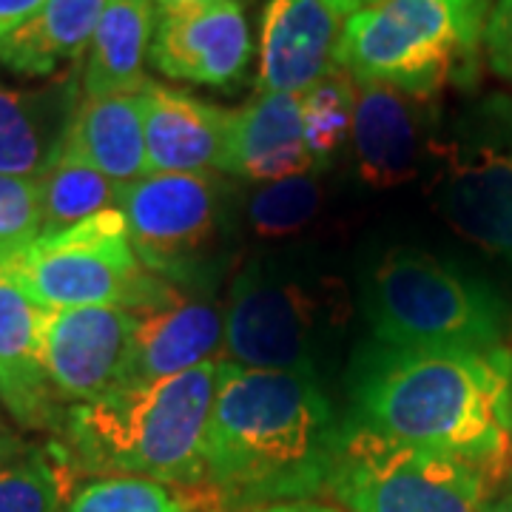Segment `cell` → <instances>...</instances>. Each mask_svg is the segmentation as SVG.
Returning a JSON list of instances; mask_svg holds the SVG:
<instances>
[{
  "label": "cell",
  "mask_w": 512,
  "mask_h": 512,
  "mask_svg": "<svg viewBox=\"0 0 512 512\" xmlns=\"http://www.w3.org/2000/svg\"><path fill=\"white\" fill-rule=\"evenodd\" d=\"M490 0H384L345 20L336 66L427 100L473 83Z\"/></svg>",
  "instance_id": "cell-4"
},
{
  "label": "cell",
  "mask_w": 512,
  "mask_h": 512,
  "mask_svg": "<svg viewBox=\"0 0 512 512\" xmlns=\"http://www.w3.org/2000/svg\"><path fill=\"white\" fill-rule=\"evenodd\" d=\"M353 421L379 436L510 473L512 350H410L370 345L356 362Z\"/></svg>",
  "instance_id": "cell-2"
},
{
  "label": "cell",
  "mask_w": 512,
  "mask_h": 512,
  "mask_svg": "<svg viewBox=\"0 0 512 512\" xmlns=\"http://www.w3.org/2000/svg\"><path fill=\"white\" fill-rule=\"evenodd\" d=\"M146 163L148 174H202L228 171L234 143V114L194 94L148 80Z\"/></svg>",
  "instance_id": "cell-14"
},
{
  "label": "cell",
  "mask_w": 512,
  "mask_h": 512,
  "mask_svg": "<svg viewBox=\"0 0 512 512\" xmlns=\"http://www.w3.org/2000/svg\"><path fill=\"white\" fill-rule=\"evenodd\" d=\"M109 0H46V6L0 37V63L15 74L49 77L92 43Z\"/></svg>",
  "instance_id": "cell-22"
},
{
  "label": "cell",
  "mask_w": 512,
  "mask_h": 512,
  "mask_svg": "<svg viewBox=\"0 0 512 512\" xmlns=\"http://www.w3.org/2000/svg\"><path fill=\"white\" fill-rule=\"evenodd\" d=\"M251 512H299L296 510V504H271V507H259V510Z\"/></svg>",
  "instance_id": "cell-34"
},
{
  "label": "cell",
  "mask_w": 512,
  "mask_h": 512,
  "mask_svg": "<svg viewBox=\"0 0 512 512\" xmlns=\"http://www.w3.org/2000/svg\"><path fill=\"white\" fill-rule=\"evenodd\" d=\"M131 336L123 387L154 384L211 362L222 342V313L208 302L177 299L165 308L140 311Z\"/></svg>",
  "instance_id": "cell-17"
},
{
  "label": "cell",
  "mask_w": 512,
  "mask_h": 512,
  "mask_svg": "<svg viewBox=\"0 0 512 512\" xmlns=\"http://www.w3.org/2000/svg\"><path fill=\"white\" fill-rule=\"evenodd\" d=\"M322 185L316 171L259 188L248 200V222L259 237H291L316 217Z\"/></svg>",
  "instance_id": "cell-27"
},
{
  "label": "cell",
  "mask_w": 512,
  "mask_h": 512,
  "mask_svg": "<svg viewBox=\"0 0 512 512\" xmlns=\"http://www.w3.org/2000/svg\"><path fill=\"white\" fill-rule=\"evenodd\" d=\"M80 97L77 72L46 89L0 86V177L40 180L63 154Z\"/></svg>",
  "instance_id": "cell-16"
},
{
  "label": "cell",
  "mask_w": 512,
  "mask_h": 512,
  "mask_svg": "<svg viewBox=\"0 0 512 512\" xmlns=\"http://www.w3.org/2000/svg\"><path fill=\"white\" fill-rule=\"evenodd\" d=\"M40 191V237L69 231L100 211L120 208L123 185L111 183L106 174L60 154L55 165L37 180Z\"/></svg>",
  "instance_id": "cell-23"
},
{
  "label": "cell",
  "mask_w": 512,
  "mask_h": 512,
  "mask_svg": "<svg viewBox=\"0 0 512 512\" xmlns=\"http://www.w3.org/2000/svg\"><path fill=\"white\" fill-rule=\"evenodd\" d=\"M353 106H356V80L345 69L330 72L311 92L302 94L305 146L311 154L313 168H325L350 137Z\"/></svg>",
  "instance_id": "cell-25"
},
{
  "label": "cell",
  "mask_w": 512,
  "mask_h": 512,
  "mask_svg": "<svg viewBox=\"0 0 512 512\" xmlns=\"http://www.w3.org/2000/svg\"><path fill=\"white\" fill-rule=\"evenodd\" d=\"M46 6V0H0V37L18 29L20 23L37 15Z\"/></svg>",
  "instance_id": "cell-30"
},
{
  "label": "cell",
  "mask_w": 512,
  "mask_h": 512,
  "mask_svg": "<svg viewBox=\"0 0 512 512\" xmlns=\"http://www.w3.org/2000/svg\"><path fill=\"white\" fill-rule=\"evenodd\" d=\"M481 512H512V490L510 493L498 495L493 501H487V504L481 507Z\"/></svg>",
  "instance_id": "cell-32"
},
{
  "label": "cell",
  "mask_w": 512,
  "mask_h": 512,
  "mask_svg": "<svg viewBox=\"0 0 512 512\" xmlns=\"http://www.w3.org/2000/svg\"><path fill=\"white\" fill-rule=\"evenodd\" d=\"M63 154L92 165L123 188L148 177L143 89L106 97L83 94Z\"/></svg>",
  "instance_id": "cell-19"
},
{
  "label": "cell",
  "mask_w": 512,
  "mask_h": 512,
  "mask_svg": "<svg viewBox=\"0 0 512 512\" xmlns=\"http://www.w3.org/2000/svg\"><path fill=\"white\" fill-rule=\"evenodd\" d=\"M3 268L49 311L111 305L140 313L180 299L171 282L151 274L134 254L120 208L100 211L69 231L37 237Z\"/></svg>",
  "instance_id": "cell-6"
},
{
  "label": "cell",
  "mask_w": 512,
  "mask_h": 512,
  "mask_svg": "<svg viewBox=\"0 0 512 512\" xmlns=\"http://www.w3.org/2000/svg\"><path fill=\"white\" fill-rule=\"evenodd\" d=\"M495 484L478 461L387 439L350 419L325 493L348 512H481Z\"/></svg>",
  "instance_id": "cell-7"
},
{
  "label": "cell",
  "mask_w": 512,
  "mask_h": 512,
  "mask_svg": "<svg viewBox=\"0 0 512 512\" xmlns=\"http://www.w3.org/2000/svg\"><path fill=\"white\" fill-rule=\"evenodd\" d=\"M137 316L126 308H55L43 322V359L57 399L89 404L123 387Z\"/></svg>",
  "instance_id": "cell-11"
},
{
  "label": "cell",
  "mask_w": 512,
  "mask_h": 512,
  "mask_svg": "<svg viewBox=\"0 0 512 512\" xmlns=\"http://www.w3.org/2000/svg\"><path fill=\"white\" fill-rule=\"evenodd\" d=\"M342 15L328 0H268L259 46V94H305L336 72Z\"/></svg>",
  "instance_id": "cell-13"
},
{
  "label": "cell",
  "mask_w": 512,
  "mask_h": 512,
  "mask_svg": "<svg viewBox=\"0 0 512 512\" xmlns=\"http://www.w3.org/2000/svg\"><path fill=\"white\" fill-rule=\"evenodd\" d=\"M134 254L165 282H197L222 237V188L211 171L148 174L123 188Z\"/></svg>",
  "instance_id": "cell-9"
},
{
  "label": "cell",
  "mask_w": 512,
  "mask_h": 512,
  "mask_svg": "<svg viewBox=\"0 0 512 512\" xmlns=\"http://www.w3.org/2000/svg\"><path fill=\"white\" fill-rule=\"evenodd\" d=\"M484 46L493 72L512 80V0H495L490 6Z\"/></svg>",
  "instance_id": "cell-29"
},
{
  "label": "cell",
  "mask_w": 512,
  "mask_h": 512,
  "mask_svg": "<svg viewBox=\"0 0 512 512\" xmlns=\"http://www.w3.org/2000/svg\"><path fill=\"white\" fill-rule=\"evenodd\" d=\"M222 322L231 365L313 373L322 311L305 288L248 265L231 285Z\"/></svg>",
  "instance_id": "cell-10"
},
{
  "label": "cell",
  "mask_w": 512,
  "mask_h": 512,
  "mask_svg": "<svg viewBox=\"0 0 512 512\" xmlns=\"http://www.w3.org/2000/svg\"><path fill=\"white\" fill-rule=\"evenodd\" d=\"M436 205L461 237L512 262V100L490 97L441 148Z\"/></svg>",
  "instance_id": "cell-8"
},
{
  "label": "cell",
  "mask_w": 512,
  "mask_h": 512,
  "mask_svg": "<svg viewBox=\"0 0 512 512\" xmlns=\"http://www.w3.org/2000/svg\"><path fill=\"white\" fill-rule=\"evenodd\" d=\"M40 237L37 180L0 177V265Z\"/></svg>",
  "instance_id": "cell-28"
},
{
  "label": "cell",
  "mask_w": 512,
  "mask_h": 512,
  "mask_svg": "<svg viewBox=\"0 0 512 512\" xmlns=\"http://www.w3.org/2000/svg\"><path fill=\"white\" fill-rule=\"evenodd\" d=\"M330 6L345 18V15H356V12H362V9H370V6H379L384 0H328Z\"/></svg>",
  "instance_id": "cell-31"
},
{
  "label": "cell",
  "mask_w": 512,
  "mask_h": 512,
  "mask_svg": "<svg viewBox=\"0 0 512 512\" xmlns=\"http://www.w3.org/2000/svg\"><path fill=\"white\" fill-rule=\"evenodd\" d=\"M370 319L376 342L410 350H498L512 328L501 293L419 251H393L379 262Z\"/></svg>",
  "instance_id": "cell-5"
},
{
  "label": "cell",
  "mask_w": 512,
  "mask_h": 512,
  "mask_svg": "<svg viewBox=\"0 0 512 512\" xmlns=\"http://www.w3.org/2000/svg\"><path fill=\"white\" fill-rule=\"evenodd\" d=\"M208 484H163L140 476H106L74 495L69 512H197Z\"/></svg>",
  "instance_id": "cell-24"
},
{
  "label": "cell",
  "mask_w": 512,
  "mask_h": 512,
  "mask_svg": "<svg viewBox=\"0 0 512 512\" xmlns=\"http://www.w3.org/2000/svg\"><path fill=\"white\" fill-rule=\"evenodd\" d=\"M43 305L0 265V399L35 430L57 427V393L43 359Z\"/></svg>",
  "instance_id": "cell-15"
},
{
  "label": "cell",
  "mask_w": 512,
  "mask_h": 512,
  "mask_svg": "<svg viewBox=\"0 0 512 512\" xmlns=\"http://www.w3.org/2000/svg\"><path fill=\"white\" fill-rule=\"evenodd\" d=\"M148 60L171 80L231 86L248 69L251 32L237 0L163 6Z\"/></svg>",
  "instance_id": "cell-12"
},
{
  "label": "cell",
  "mask_w": 512,
  "mask_h": 512,
  "mask_svg": "<svg viewBox=\"0 0 512 512\" xmlns=\"http://www.w3.org/2000/svg\"><path fill=\"white\" fill-rule=\"evenodd\" d=\"M220 359L163 382L120 387L66 416L63 458L83 473L140 476L163 484L205 481V433Z\"/></svg>",
  "instance_id": "cell-3"
},
{
  "label": "cell",
  "mask_w": 512,
  "mask_h": 512,
  "mask_svg": "<svg viewBox=\"0 0 512 512\" xmlns=\"http://www.w3.org/2000/svg\"><path fill=\"white\" fill-rule=\"evenodd\" d=\"M350 140L359 177L370 188H393L416 177L421 128L416 97L384 83H356Z\"/></svg>",
  "instance_id": "cell-18"
},
{
  "label": "cell",
  "mask_w": 512,
  "mask_h": 512,
  "mask_svg": "<svg viewBox=\"0 0 512 512\" xmlns=\"http://www.w3.org/2000/svg\"><path fill=\"white\" fill-rule=\"evenodd\" d=\"M313 168L305 146L302 94H256L234 114L231 168L254 183H276Z\"/></svg>",
  "instance_id": "cell-20"
},
{
  "label": "cell",
  "mask_w": 512,
  "mask_h": 512,
  "mask_svg": "<svg viewBox=\"0 0 512 512\" xmlns=\"http://www.w3.org/2000/svg\"><path fill=\"white\" fill-rule=\"evenodd\" d=\"M342 427L313 373L220 362L205 433V481L231 507L325 493Z\"/></svg>",
  "instance_id": "cell-1"
},
{
  "label": "cell",
  "mask_w": 512,
  "mask_h": 512,
  "mask_svg": "<svg viewBox=\"0 0 512 512\" xmlns=\"http://www.w3.org/2000/svg\"><path fill=\"white\" fill-rule=\"evenodd\" d=\"M296 510L299 512H345V510H336V507H325V504H311V501L296 504Z\"/></svg>",
  "instance_id": "cell-33"
},
{
  "label": "cell",
  "mask_w": 512,
  "mask_h": 512,
  "mask_svg": "<svg viewBox=\"0 0 512 512\" xmlns=\"http://www.w3.org/2000/svg\"><path fill=\"white\" fill-rule=\"evenodd\" d=\"M163 6H177V3H200V0H160Z\"/></svg>",
  "instance_id": "cell-36"
},
{
  "label": "cell",
  "mask_w": 512,
  "mask_h": 512,
  "mask_svg": "<svg viewBox=\"0 0 512 512\" xmlns=\"http://www.w3.org/2000/svg\"><path fill=\"white\" fill-rule=\"evenodd\" d=\"M510 476H512V413H510Z\"/></svg>",
  "instance_id": "cell-37"
},
{
  "label": "cell",
  "mask_w": 512,
  "mask_h": 512,
  "mask_svg": "<svg viewBox=\"0 0 512 512\" xmlns=\"http://www.w3.org/2000/svg\"><path fill=\"white\" fill-rule=\"evenodd\" d=\"M157 29L154 0H109L97 20L89 60L83 69V94L140 92L148 83L146 60Z\"/></svg>",
  "instance_id": "cell-21"
},
{
  "label": "cell",
  "mask_w": 512,
  "mask_h": 512,
  "mask_svg": "<svg viewBox=\"0 0 512 512\" xmlns=\"http://www.w3.org/2000/svg\"><path fill=\"white\" fill-rule=\"evenodd\" d=\"M15 447H18V441L9 439L6 433H0V456H3V453H9V450H15Z\"/></svg>",
  "instance_id": "cell-35"
},
{
  "label": "cell",
  "mask_w": 512,
  "mask_h": 512,
  "mask_svg": "<svg viewBox=\"0 0 512 512\" xmlns=\"http://www.w3.org/2000/svg\"><path fill=\"white\" fill-rule=\"evenodd\" d=\"M0 512H63V484L43 450L18 444L0 456Z\"/></svg>",
  "instance_id": "cell-26"
}]
</instances>
